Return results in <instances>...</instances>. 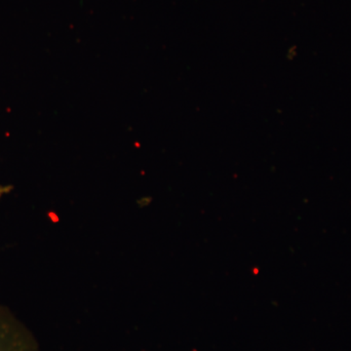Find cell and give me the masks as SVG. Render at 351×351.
Listing matches in <instances>:
<instances>
[{
	"instance_id": "obj_1",
	"label": "cell",
	"mask_w": 351,
	"mask_h": 351,
	"mask_svg": "<svg viewBox=\"0 0 351 351\" xmlns=\"http://www.w3.org/2000/svg\"><path fill=\"white\" fill-rule=\"evenodd\" d=\"M0 351H39L38 343L29 330L1 307Z\"/></svg>"
},
{
	"instance_id": "obj_2",
	"label": "cell",
	"mask_w": 351,
	"mask_h": 351,
	"mask_svg": "<svg viewBox=\"0 0 351 351\" xmlns=\"http://www.w3.org/2000/svg\"><path fill=\"white\" fill-rule=\"evenodd\" d=\"M297 56L298 50L295 46H292V47L289 48L287 52H286V58H287L288 61H293Z\"/></svg>"
}]
</instances>
